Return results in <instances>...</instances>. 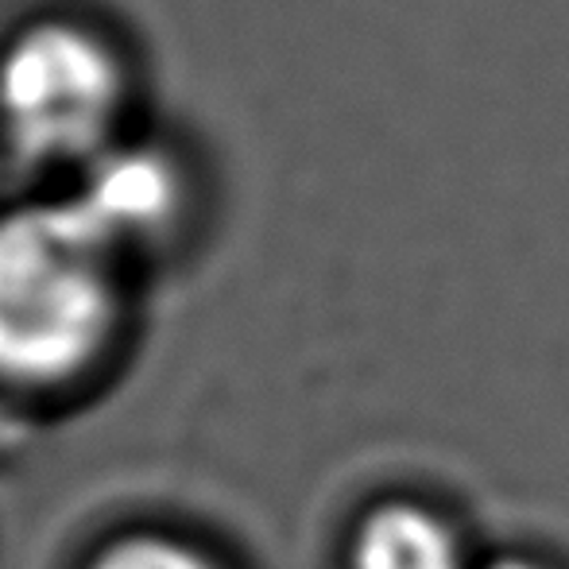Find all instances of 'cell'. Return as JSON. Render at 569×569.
Returning <instances> with one entry per match:
<instances>
[{
  "mask_svg": "<svg viewBox=\"0 0 569 569\" xmlns=\"http://www.w3.org/2000/svg\"><path fill=\"white\" fill-rule=\"evenodd\" d=\"M357 569H461L453 531L415 503H388L357 539Z\"/></svg>",
  "mask_w": 569,
  "mask_h": 569,
  "instance_id": "cell-4",
  "label": "cell"
},
{
  "mask_svg": "<svg viewBox=\"0 0 569 569\" xmlns=\"http://www.w3.org/2000/svg\"><path fill=\"white\" fill-rule=\"evenodd\" d=\"M124 74L82 23L43 20L0 51V124L31 163H93L113 148Z\"/></svg>",
  "mask_w": 569,
  "mask_h": 569,
  "instance_id": "cell-2",
  "label": "cell"
},
{
  "mask_svg": "<svg viewBox=\"0 0 569 569\" xmlns=\"http://www.w3.org/2000/svg\"><path fill=\"white\" fill-rule=\"evenodd\" d=\"M93 569H213L202 555L171 539H124L101 555Z\"/></svg>",
  "mask_w": 569,
  "mask_h": 569,
  "instance_id": "cell-5",
  "label": "cell"
},
{
  "mask_svg": "<svg viewBox=\"0 0 569 569\" xmlns=\"http://www.w3.org/2000/svg\"><path fill=\"white\" fill-rule=\"evenodd\" d=\"M492 569H539V566H531V562H519V558H508V562H496Z\"/></svg>",
  "mask_w": 569,
  "mask_h": 569,
  "instance_id": "cell-6",
  "label": "cell"
},
{
  "mask_svg": "<svg viewBox=\"0 0 569 569\" xmlns=\"http://www.w3.org/2000/svg\"><path fill=\"white\" fill-rule=\"evenodd\" d=\"M74 202L113 244L156 232L174 213L179 179L156 148H109L90 163Z\"/></svg>",
  "mask_w": 569,
  "mask_h": 569,
  "instance_id": "cell-3",
  "label": "cell"
},
{
  "mask_svg": "<svg viewBox=\"0 0 569 569\" xmlns=\"http://www.w3.org/2000/svg\"><path fill=\"white\" fill-rule=\"evenodd\" d=\"M117 248L74 198L0 218V376L62 380L101 349L117 318Z\"/></svg>",
  "mask_w": 569,
  "mask_h": 569,
  "instance_id": "cell-1",
  "label": "cell"
}]
</instances>
